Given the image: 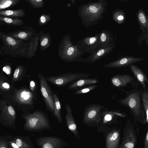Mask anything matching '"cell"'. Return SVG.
I'll return each mask as SVG.
<instances>
[{"mask_svg": "<svg viewBox=\"0 0 148 148\" xmlns=\"http://www.w3.org/2000/svg\"><path fill=\"white\" fill-rule=\"evenodd\" d=\"M108 5L105 0L82 4L79 8L78 14L82 24L88 28L98 23L102 19Z\"/></svg>", "mask_w": 148, "mask_h": 148, "instance_id": "cell-1", "label": "cell"}, {"mask_svg": "<svg viewBox=\"0 0 148 148\" xmlns=\"http://www.w3.org/2000/svg\"><path fill=\"white\" fill-rule=\"evenodd\" d=\"M143 92L138 89L126 91V97L119 100L118 102L129 109L135 120L145 125L146 117L142 101Z\"/></svg>", "mask_w": 148, "mask_h": 148, "instance_id": "cell-2", "label": "cell"}, {"mask_svg": "<svg viewBox=\"0 0 148 148\" xmlns=\"http://www.w3.org/2000/svg\"><path fill=\"white\" fill-rule=\"evenodd\" d=\"M8 99L23 114L29 113L34 110L37 100L36 93L26 87L16 88L13 95Z\"/></svg>", "mask_w": 148, "mask_h": 148, "instance_id": "cell-3", "label": "cell"}, {"mask_svg": "<svg viewBox=\"0 0 148 148\" xmlns=\"http://www.w3.org/2000/svg\"><path fill=\"white\" fill-rule=\"evenodd\" d=\"M21 117L25 121L23 128L25 130L38 132L51 129L47 114L40 110H36L25 114L22 113Z\"/></svg>", "mask_w": 148, "mask_h": 148, "instance_id": "cell-4", "label": "cell"}, {"mask_svg": "<svg viewBox=\"0 0 148 148\" xmlns=\"http://www.w3.org/2000/svg\"><path fill=\"white\" fill-rule=\"evenodd\" d=\"M61 44L60 57L63 60L68 62H82L84 58L82 56L84 53L74 44L70 35L64 37Z\"/></svg>", "mask_w": 148, "mask_h": 148, "instance_id": "cell-5", "label": "cell"}, {"mask_svg": "<svg viewBox=\"0 0 148 148\" xmlns=\"http://www.w3.org/2000/svg\"><path fill=\"white\" fill-rule=\"evenodd\" d=\"M139 131L137 122L133 119H129L123 129V138L119 148H136Z\"/></svg>", "mask_w": 148, "mask_h": 148, "instance_id": "cell-6", "label": "cell"}, {"mask_svg": "<svg viewBox=\"0 0 148 148\" xmlns=\"http://www.w3.org/2000/svg\"><path fill=\"white\" fill-rule=\"evenodd\" d=\"M14 107L8 98L0 99V123L5 126L16 130V113Z\"/></svg>", "mask_w": 148, "mask_h": 148, "instance_id": "cell-7", "label": "cell"}, {"mask_svg": "<svg viewBox=\"0 0 148 148\" xmlns=\"http://www.w3.org/2000/svg\"><path fill=\"white\" fill-rule=\"evenodd\" d=\"M108 109L98 103L89 104L84 109L83 122L86 124L98 123L101 121L104 112Z\"/></svg>", "mask_w": 148, "mask_h": 148, "instance_id": "cell-8", "label": "cell"}, {"mask_svg": "<svg viewBox=\"0 0 148 148\" xmlns=\"http://www.w3.org/2000/svg\"><path fill=\"white\" fill-rule=\"evenodd\" d=\"M90 75L89 74L83 73L69 72L48 77H46V79L48 82L53 85L62 87L79 79L88 78Z\"/></svg>", "mask_w": 148, "mask_h": 148, "instance_id": "cell-9", "label": "cell"}, {"mask_svg": "<svg viewBox=\"0 0 148 148\" xmlns=\"http://www.w3.org/2000/svg\"><path fill=\"white\" fill-rule=\"evenodd\" d=\"M40 91L47 110L52 115L54 110L53 92L48 83L46 77L41 73L38 75Z\"/></svg>", "mask_w": 148, "mask_h": 148, "instance_id": "cell-10", "label": "cell"}, {"mask_svg": "<svg viewBox=\"0 0 148 148\" xmlns=\"http://www.w3.org/2000/svg\"><path fill=\"white\" fill-rule=\"evenodd\" d=\"M98 34L88 36L80 39L76 43L78 49L84 53L91 54L98 49Z\"/></svg>", "mask_w": 148, "mask_h": 148, "instance_id": "cell-11", "label": "cell"}, {"mask_svg": "<svg viewBox=\"0 0 148 148\" xmlns=\"http://www.w3.org/2000/svg\"><path fill=\"white\" fill-rule=\"evenodd\" d=\"M36 142L40 148H62L67 144L62 139L55 136L39 137Z\"/></svg>", "mask_w": 148, "mask_h": 148, "instance_id": "cell-12", "label": "cell"}, {"mask_svg": "<svg viewBox=\"0 0 148 148\" xmlns=\"http://www.w3.org/2000/svg\"><path fill=\"white\" fill-rule=\"evenodd\" d=\"M16 88L13 83L1 72L0 73V95L2 98H9L14 93Z\"/></svg>", "mask_w": 148, "mask_h": 148, "instance_id": "cell-13", "label": "cell"}, {"mask_svg": "<svg viewBox=\"0 0 148 148\" xmlns=\"http://www.w3.org/2000/svg\"><path fill=\"white\" fill-rule=\"evenodd\" d=\"M98 35V47L99 49L106 48L115 45L114 36L109 31L103 29Z\"/></svg>", "mask_w": 148, "mask_h": 148, "instance_id": "cell-14", "label": "cell"}, {"mask_svg": "<svg viewBox=\"0 0 148 148\" xmlns=\"http://www.w3.org/2000/svg\"><path fill=\"white\" fill-rule=\"evenodd\" d=\"M134 81V78L133 76L127 74L116 75L110 79L112 85L119 88L126 86L130 84H132Z\"/></svg>", "mask_w": 148, "mask_h": 148, "instance_id": "cell-15", "label": "cell"}, {"mask_svg": "<svg viewBox=\"0 0 148 148\" xmlns=\"http://www.w3.org/2000/svg\"><path fill=\"white\" fill-rule=\"evenodd\" d=\"M144 60L142 58L126 57L118 59L103 65L105 68H116L123 67L133 64Z\"/></svg>", "mask_w": 148, "mask_h": 148, "instance_id": "cell-16", "label": "cell"}, {"mask_svg": "<svg viewBox=\"0 0 148 148\" xmlns=\"http://www.w3.org/2000/svg\"><path fill=\"white\" fill-rule=\"evenodd\" d=\"M115 45L106 48L98 49L85 58H84L82 62L88 64L93 63L103 58L110 53L114 48Z\"/></svg>", "mask_w": 148, "mask_h": 148, "instance_id": "cell-17", "label": "cell"}, {"mask_svg": "<svg viewBox=\"0 0 148 148\" xmlns=\"http://www.w3.org/2000/svg\"><path fill=\"white\" fill-rule=\"evenodd\" d=\"M129 67L131 71L141 84L144 90L147 89L148 78L143 71L137 66L133 64L130 65Z\"/></svg>", "mask_w": 148, "mask_h": 148, "instance_id": "cell-18", "label": "cell"}, {"mask_svg": "<svg viewBox=\"0 0 148 148\" xmlns=\"http://www.w3.org/2000/svg\"><path fill=\"white\" fill-rule=\"evenodd\" d=\"M65 108L66 112L65 118L67 126L69 129L79 139L76 124L72 114L71 109L67 104H65Z\"/></svg>", "mask_w": 148, "mask_h": 148, "instance_id": "cell-19", "label": "cell"}, {"mask_svg": "<svg viewBox=\"0 0 148 148\" xmlns=\"http://www.w3.org/2000/svg\"><path fill=\"white\" fill-rule=\"evenodd\" d=\"M120 131L115 130L110 132L106 139L107 148H117L120 139Z\"/></svg>", "mask_w": 148, "mask_h": 148, "instance_id": "cell-20", "label": "cell"}, {"mask_svg": "<svg viewBox=\"0 0 148 148\" xmlns=\"http://www.w3.org/2000/svg\"><path fill=\"white\" fill-rule=\"evenodd\" d=\"M99 82L98 80L96 78L81 79L71 83L68 88L70 90H76L86 85L95 84Z\"/></svg>", "mask_w": 148, "mask_h": 148, "instance_id": "cell-21", "label": "cell"}, {"mask_svg": "<svg viewBox=\"0 0 148 148\" xmlns=\"http://www.w3.org/2000/svg\"><path fill=\"white\" fill-rule=\"evenodd\" d=\"M13 140L20 148H34L30 138L27 136H15Z\"/></svg>", "mask_w": 148, "mask_h": 148, "instance_id": "cell-22", "label": "cell"}, {"mask_svg": "<svg viewBox=\"0 0 148 148\" xmlns=\"http://www.w3.org/2000/svg\"><path fill=\"white\" fill-rule=\"evenodd\" d=\"M53 98L54 102V110L53 115L61 124L62 122L61 114V106L59 98L56 93H53Z\"/></svg>", "mask_w": 148, "mask_h": 148, "instance_id": "cell-23", "label": "cell"}, {"mask_svg": "<svg viewBox=\"0 0 148 148\" xmlns=\"http://www.w3.org/2000/svg\"><path fill=\"white\" fill-rule=\"evenodd\" d=\"M26 74L24 67L23 66H18L15 69L11 80L13 83L21 81L23 79Z\"/></svg>", "mask_w": 148, "mask_h": 148, "instance_id": "cell-24", "label": "cell"}, {"mask_svg": "<svg viewBox=\"0 0 148 148\" xmlns=\"http://www.w3.org/2000/svg\"><path fill=\"white\" fill-rule=\"evenodd\" d=\"M0 14L3 16L10 17H21L23 16L24 14L21 10H3L0 12Z\"/></svg>", "mask_w": 148, "mask_h": 148, "instance_id": "cell-25", "label": "cell"}, {"mask_svg": "<svg viewBox=\"0 0 148 148\" xmlns=\"http://www.w3.org/2000/svg\"><path fill=\"white\" fill-rule=\"evenodd\" d=\"M142 101L146 117V124H148V88L143 91Z\"/></svg>", "mask_w": 148, "mask_h": 148, "instance_id": "cell-26", "label": "cell"}, {"mask_svg": "<svg viewBox=\"0 0 148 148\" xmlns=\"http://www.w3.org/2000/svg\"><path fill=\"white\" fill-rule=\"evenodd\" d=\"M96 85L91 86L84 88L80 89H79L76 91L74 94L75 95H79L84 94L87 93L97 87Z\"/></svg>", "mask_w": 148, "mask_h": 148, "instance_id": "cell-27", "label": "cell"}, {"mask_svg": "<svg viewBox=\"0 0 148 148\" xmlns=\"http://www.w3.org/2000/svg\"><path fill=\"white\" fill-rule=\"evenodd\" d=\"M0 20L5 23L12 25H18L21 24V23H19L18 20L12 19L8 17H1V16Z\"/></svg>", "mask_w": 148, "mask_h": 148, "instance_id": "cell-28", "label": "cell"}, {"mask_svg": "<svg viewBox=\"0 0 148 148\" xmlns=\"http://www.w3.org/2000/svg\"><path fill=\"white\" fill-rule=\"evenodd\" d=\"M8 135L1 136L0 137V148H8Z\"/></svg>", "mask_w": 148, "mask_h": 148, "instance_id": "cell-29", "label": "cell"}, {"mask_svg": "<svg viewBox=\"0 0 148 148\" xmlns=\"http://www.w3.org/2000/svg\"><path fill=\"white\" fill-rule=\"evenodd\" d=\"M14 1H1L0 5V9H3L9 7L14 4Z\"/></svg>", "mask_w": 148, "mask_h": 148, "instance_id": "cell-30", "label": "cell"}, {"mask_svg": "<svg viewBox=\"0 0 148 148\" xmlns=\"http://www.w3.org/2000/svg\"><path fill=\"white\" fill-rule=\"evenodd\" d=\"M147 130L143 140V148H148V124Z\"/></svg>", "mask_w": 148, "mask_h": 148, "instance_id": "cell-31", "label": "cell"}, {"mask_svg": "<svg viewBox=\"0 0 148 148\" xmlns=\"http://www.w3.org/2000/svg\"><path fill=\"white\" fill-rule=\"evenodd\" d=\"M138 18L140 22L143 24H144L146 22V19L144 14L142 13L139 14Z\"/></svg>", "mask_w": 148, "mask_h": 148, "instance_id": "cell-32", "label": "cell"}, {"mask_svg": "<svg viewBox=\"0 0 148 148\" xmlns=\"http://www.w3.org/2000/svg\"><path fill=\"white\" fill-rule=\"evenodd\" d=\"M3 70L8 75H10L11 72V69L10 66H5L3 68Z\"/></svg>", "mask_w": 148, "mask_h": 148, "instance_id": "cell-33", "label": "cell"}, {"mask_svg": "<svg viewBox=\"0 0 148 148\" xmlns=\"http://www.w3.org/2000/svg\"><path fill=\"white\" fill-rule=\"evenodd\" d=\"M30 90L34 92H36L35 89L36 85L35 82L33 80H31L29 82Z\"/></svg>", "mask_w": 148, "mask_h": 148, "instance_id": "cell-34", "label": "cell"}, {"mask_svg": "<svg viewBox=\"0 0 148 148\" xmlns=\"http://www.w3.org/2000/svg\"><path fill=\"white\" fill-rule=\"evenodd\" d=\"M18 36L19 38L24 39L27 36V34L24 32H20L18 34Z\"/></svg>", "mask_w": 148, "mask_h": 148, "instance_id": "cell-35", "label": "cell"}, {"mask_svg": "<svg viewBox=\"0 0 148 148\" xmlns=\"http://www.w3.org/2000/svg\"><path fill=\"white\" fill-rule=\"evenodd\" d=\"M48 42V39L47 38H45L41 42V45L42 46H44L47 44Z\"/></svg>", "mask_w": 148, "mask_h": 148, "instance_id": "cell-36", "label": "cell"}, {"mask_svg": "<svg viewBox=\"0 0 148 148\" xmlns=\"http://www.w3.org/2000/svg\"><path fill=\"white\" fill-rule=\"evenodd\" d=\"M40 21L42 23H44L46 21L45 18L43 16H42L40 18Z\"/></svg>", "mask_w": 148, "mask_h": 148, "instance_id": "cell-37", "label": "cell"}, {"mask_svg": "<svg viewBox=\"0 0 148 148\" xmlns=\"http://www.w3.org/2000/svg\"><path fill=\"white\" fill-rule=\"evenodd\" d=\"M124 18L123 16L122 15H120L117 16V19L118 21H121Z\"/></svg>", "mask_w": 148, "mask_h": 148, "instance_id": "cell-38", "label": "cell"}]
</instances>
